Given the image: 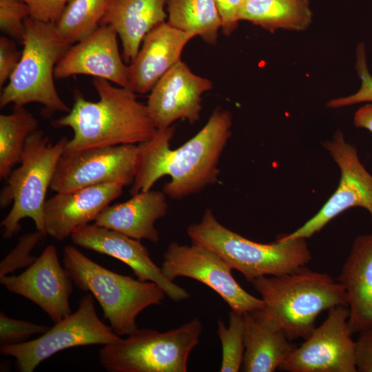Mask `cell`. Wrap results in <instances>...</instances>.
<instances>
[{"label": "cell", "instance_id": "36", "mask_svg": "<svg viewBox=\"0 0 372 372\" xmlns=\"http://www.w3.org/2000/svg\"><path fill=\"white\" fill-rule=\"evenodd\" d=\"M355 340L358 372H372V329L362 331Z\"/></svg>", "mask_w": 372, "mask_h": 372}, {"label": "cell", "instance_id": "8", "mask_svg": "<svg viewBox=\"0 0 372 372\" xmlns=\"http://www.w3.org/2000/svg\"><path fill=\"white\" fill-rule=\"evenodd\" d=\"M203 325L198 318L165 332L137 329L99 351L110 372H186L189 355L198 344Z\"/></svg>", "mask_w": 372, "mask_h": 372}, {"label": "cell", "instance_id": "20", "mask_svg": "<svg viewBox=\"0 0 372 372\" xmlns=\"http://www.w3.org/2000/svg\"><path fill=\"white\" fill-rule=\"evenodd\" d=\"M344 287L351 332L372 329V234L358 236L338 280Z\"/></svg>", "mask_w": 372, "mask_h": 372}, {"label": "cell", "instance_id": "34", "mask_svg": "<svg viewBox=\"0 0 372 372\" xmlns=\"http://www.w3.org/2000/svg\"><path fill=\"white\" fill-rule=\"evenodd\" d=\"M69 0H24L30 17L44 22L56 23Z\"/></svg>", "mask_w": 372, "mask_h": 372}, {"label": "cell", "instance_id": "30", "mask_svg": "<svg viewBox=\"0 0 372 372\" xmlns=\"http://www.w3.org/2000/svg\"><path fill=\"white\" fill-rule=\"evenodd\" d=\"M355 69L361 81L360 89L351 95L330 100L327 107L338 108L361 103H372V76L366 65L363 43H360L357 48Z\"/></svg>", "mask_w": 372, "mask_h": 372}, {"label": "cell", "instance_id": "5", "mask_svg": "<svg viewBox=\"0 0 372 372\" xmlns=\"http://www.w3.org/2000/svg\"><path fill=\"white\" fill-rule=\"evenodd\" d=\"M22 43L19 63L1 90L0 107L37 103L43 105L46 118L58 112L68 113L71 108L58 94L54 76L56 64L71 45L59 35L55 23L30 17L25 21Z\"/></svg>", "mask_w": 372, "mask_h": 372}, {"label": "cell", "instance_id": "27", "mask_svg": "<svg viewBox=\"0 0 372 372\" xmlns=\"http://www.w3.org/2000/svg\"><path fill=\"white\" fill-rule=\"evenodd\" d=\"M112 0H69L55 23L59 35L72 45L85 39L101 23Z\"/></svg>", "mask_w": 372, "mask_h": 372}, {"label": "cell", "instance_id": "29", "mask_svg": "<svg viewBox=\"0 0 372 372\" xmlns=\"http://www.w3.org/2000/svg\"><path fill=\"white\" fill-rule=\"evenodd\" d=\"M45 236L37 229L21 236L15 247L1 261L0 278L19 269L28 267L34 262L37 257L31 255V253Z\"/></svg>", "mask_w": 372, "mask_h": 372}, {"label": "cell", "instance_id": "15", "mask_svg": "<svg viewBox=\"0 0 372 372\" xmlns=\"http://www.w3.org/2000/svg\"><path fill=\"white\" fill-rule=\"evenodd\" d=\"M213 87L207 78L191 71L178 61L156 83L147 102L149 115L157 129H165L179 120L191 124L200 117L202 96Z\"/></svg>", "mask_w": 372, "mask_h": 372}, {"label": "cell", "instance_id": "18", "mask_svg": "<svg viewBox=\"0 0 372 372\" xmlns=\"http://www.w3.org/2000/svg\"><path fill=\"white\" fill-rule=\"evenodd\" d=\"M124 187L110 183L56 193L46 200L44 205L46 236L59 241L71 236L76 229L94 221L112 201L121 195Z\"/></svg>", "mask_w": 372, "mask_h": 372}, {"label": "cell", "instance_id": "11", "mask_svg": "<svg viewBox=\"0 0 372 372\" xmlns=\"http://www.w3.org/2000/svg\"><path fill=\"white\" fill-rule=\"evenodd\" d=\"M322 145L340 169L338 187L316 214L294 231L278 237L280 239L309 238L339 214L355 207L365 209L372 221V175L360 162L356 147L345 141L340 130Z\"/></svg>", "mask_w": 372, "mask_h": 372}, {"label": "cell", "instance_id": "22", "mask_svg": "<svg viewBox=\"0 0 372 372\" xmlns=\"http://www.w3.org/2000/svg\"><path fill=\"white\" fill-rule=\"evenodd\" d=\"M245 351L241 369L245 372H273L297 346L285 331L258 309L242 314Z\"/></svg>", "mask_w": 372, "mask_h": 372}, {"label": "cell", "instance_id": "13", "mask_svg": "<svg viewBox=\"0 0 372 372\" xmlns=\"http://www.w3.org/2000/svg\"><path fill=\"white\" fill-rule=\"evenodd\" d=\"M138 145L95 147L61 156L50 189L68 192L110 183L132 185L136 169Z\"/></svg>", "mask_w": 372, "mask_h": 372}, {"label": "cell", "instance_id": "6", "mask_svg": "<svg viewBox=\"0 0 372 372\" xmlns=\"http://www.w3.org/2000/svg\"><path fill=\"white\" fill-rule=\"evenodd\" d=\"M63 254V266L73 282L97 300L104 317L121 337L134 332L139 313L149 306L161 304L166 296L156 283L114 272L74 246H65Z\"/></svg>", "mask_w": 372, "mask_h": 372}, {"label": "cell", "instance_id": "1", "mask_svg": "<svg viewBox=\"0 0 372 372\" xmlns=\"http://www.w3.org/2000/svg\"><path fill=\"white\" fill-rule=\"evenodd\" d=\"M232 115L216 108L204 127L191 139L172 149L176 127L157 129L148 141L138 144V155L130 194L152 189L161 178L171 179L163 188L167 197L180 200L217 182L218 163L231 135Z\"/></svg>", "mask_w": 372, "mask_h": 372}, {"label": "cell", "instance_id": "32", "mask_svg": "<svg viewBox=\"0 0 372 372\" xmlns=\"http://www.w3.org/2000/svg\"><path fill=\"white\" fill-rule=\"evenodd\" d=\"M46 325L11 318L0 313V344H16L26 342L30 336L43 334L50 329Z\"/></svg>", "mask_w": 372, "mask_h": 372}, {"label": "cell", "instance_id": "7", "mask_svg": "<svg viewBox=\"0 0 372 372\" xmlns=\"http://www.w3.org/2000/svg\"><path fill=\"white\" fill-rule=\"evenodd\" d=\"M68 138L62 137L52 144L43 130L30 135L25 144L19 166L6 178L0 192V207H12L1 223L3 237L10 238L21 229V221L32 219L36 229L45 236L43 209L58 162Z\"/></svg>", "mask_w": 372, "mask_h": 372}, {"label": "cell", "instance_id": "9", "mask_svg": "<svg viewBox=\"0 0 372 372\" xmlns=\"http://www.w3.org/2000/svg\"><path fill=\"white\" fill-rule=\"evenodd\" d=\"M122 338L97 315L94 296H83L74 313L55 322L41 336L22 343L3 345L0 353L16 359L20 372H32L43 360L62 350L92 344H109Z\"/></svg>", "mask_w": 372, "mask_h": 372}, {"label": "cell", "instance_id": "21", "mask_svg": "<svg viewBox=\"0 0 372 372\" xmlns=\"http://www.w3.org/2000/svg\"><path fill=\"white\" fill-rule=\"evenodd\" d=\"M167 197L163 191L138 192L127 201L107 206L94 223L136 240L158 243L160 237L155 223L167 214Z\"/></svg>", "mask_w": 372, "mask_h": 372}, {"label": "cell", "instance_id": "17", "mask_svg": "<svg viewBox=\"0 0 372 372\" xmlns=\"http://www.w3.org/2000/svg\"><path fill=\"white\" fill-rule=\"evenodd\" d=\"M117 36L112 26L101 24L90 34L68 49L55 67L54 77L90 75L125 87L129 65L121 57Z\"/></svg>", "mask_w": 372, "mask_h": 372}, {"label": "cell", "instance_id": "23", "mask_svg": "<svg viewBox=\"0 0 372 372\" xmlns=\"http://www.w3.org/2000/svg\"><path fill=\"white\" fill-rule=\"evenodd\" d=\"M167 0H112L101 24L112 26L119 36L125 63L136 56L145 36L165 22Z\"/></svg>", "mask_w": 372, "mask_h": 372}, {"label": "cell", "instance_id": "16", "mask_svg": "<svg viewBox=\"0 0 372 372\" xmlns=\"http://www.w3.org/2000/svg\"><path fill=\"white\" fill-rule=\"evenodd\" d=\"M70 237L79 247L122 261L131 268L138 280L156 283L172 301L180 302L190 298L186 289L163 274L141 240L94 223L76 229Z\"/></svg>", "mask_w": 372, "mask_h": 372}, {"label": "cell", "instance_id": "25", "mask_svg": "<svg viewBox=\"0 0 372 372\" xmlns=\"http://www.w3.org/2000/svg\"><path fill=\"white\" fill-rule=\"evenodd\" d=\"M167 22L173 27L217 43L222 21L215 0H167Z\"/></svg>", "mask_w": 372, "mask_h": 372}, {"label": "cell", "instance_id": "35", "mask_svg": "<svg viewBox=\"0 0 372 372\" xmlns=\"http://www.w3.org/2000/svg\"><path fill=\"white\" fill-rule=\"evenodd\" d=\"M221 21L223 34L230 36L238 28L239 12L244 0H215Z\"/></svg>", "mask_w": 372, "mask_h": 372}, {"label": "cell", "instance_id": "3", "mask_svg": "<svg viewBox=\"0 0 372 372\" xmlns=\"http://www.w3.org/2000/svg\"><path fill=\"white\" fill-rule=\"evenodd\" d=\"M251 283L264 302L259 313L282 328L291 340L307 339L322 311L348 307L346 291L338 281L307 266L280 276H262Z\"/></svg>", "mask_w": 372, "mask_h": 372}, {"label": "cell", "instance_id": "10", "mask_svg": "<svg viewBox=\"0 0 372 372\" xmlns=\"http://www.w3.org/2000/svg\"><path fill=\"white\" fill-rule=\"evenodd\" d=\"M161 268L172 281L177 277H187L203 283L216 292L231 310L239 313L264 307L261 298L251 295L238 283L232 269L223 258L202 245L172 242L163 255Z\"/></svg>", "mask_w": 372, "mask_h": 372}, {"label": "cell", "instance_id": "14", "mask_svg": "<svg viewBox=\"0 0 372 372\" xmlns=\"http://www.w3.org/2000/svg\"><path fill=\"white\" fill-rule=\"evenodd\" d=\"M0 282L9 291L38 305L54 323L72 313L70 297L73 280L61 265L53 245H48L23 273L5 276Z\"/></svg>", "mask_w": 372, "mask_h": 372}, {"label": "cell", "instance_id": "26", "mask_svg": "<svg viewBox=\"0 0 372 372\" xmlns=\"http://www.w3.org/2000/svg\"><path fill=\"white\" fill-rule=\"evenodd\" d=\"M39 130L38 120L24 107L0 115V178L6 179L21 161L28 138Z\"/></svg>", "mask_w": 372, "mask_h": 372}, {"label": "cell", "instance_id": "19", "mask_svg": "<svg viewBox=\"0 0 372 372\" xmlns=\"http://www.w3.org/2000/svg\"><path fill=\"white\" fill-rule=\"evenodd\" d=\"M194 37L167 21L154 28L145 36L136 56L129 64L125 88L136 94L150 92L158 80L181 60L183 50Z\"/></svg>", "mask_w": 372, "mask_h": 372}, {"label": "cell", "instance_id": "38", "mask_svg": "<svg viewBox=\"0 0 372 372\" xmlns=\"http://www.w3.org/2000/svg\"><path fill=\"white\" fill-rule=\"evenodd\" d=\"M245 1V0H244Z\"/></svg>", "mask_w": 372, "mask_h": 372}, {"label": "cell", "instance_id": "12", "mask_svg": "<svg viewBox=\"0 0 372 372\" xmlns=\"http://www.w3.org/2000/svg\"><path fill=\"white\" fill-rule=\"evenodd\" d=\"M349 309L338 305L328 310L316 327L280 365L287 372H357L355 341L349 324Z\"/></svg>", "mask_w": 372, "mask_h": 372}, {"label": "cell", "instance_id": "4", "mask_svg": "<svg viewBox=\"0 0 372 372\" xmlns=\"http://www.w3.org/2000/svg\"><path fill=\"white\" fill-rule=\"evenodd\" d=\"M187 233L192 242L216 252L249 282L262 276L293 272L306 267L311 260L306 238H277L270 243L257 242L225 227L209 208L199 223L187 227Z\"/></svg>", "mask_w": 372, "mask_h": 372}, {"label": "cell", "instance_id": "33", "mask_svg": "<svg viewBox=\"0 0 372 372\" xmlns=\"http://www.w3.org/2000/svg\"><path fill=\"white\" fill-rule=\"evenodd\" d=\"M22 51H19L15 42L10 38L0 37V86L9 80L21 58Z\"/></svg>", "mask_w": 372, "mask_h": 372}, {"label": "cell", "instance_id": "2", "mask_svg": "<svg viewBox=\"0 0 372 372\" xmlns=\"http://www.w3.org/2000/svg\"><path fill=\"white\" fill-rule=\"evenodd\" d=\"M92 83L98 101L86 100L75 90L70 111L51 122L54 127L72 130L65 152L140 144L154 135L157 128L147 105L137 99L136 93L100 78H94Z\"/></svg>", "mask_w": 372, "mask_h": 372}, {"label": "cell", "instance_id": "31", "mask_svg": "<svg viewBox=\"0 0 372 372\" xmlns=\"http://www.w3.org/2000/svg\"><path fill=\"white\" fill-rule=\"evenodd\" d=\"M30 15L24 0H0V28L7 36L22 43L25 21Z\"/></svg>", "mask_w": 372, "mask_h": 372}, {"label": "cell", "instance_id": "37", "mask_svg": "<svg viewBox=\"0 0 372 372\" xmlns=\"http://www.w3.org/2000/svg\"><path fill=\"white\" fill-rule=\"evenodd\" d=\"M353 122L356 127L372 133V103L365 104L355 112Z\"/></svg>", "mask_w": 372, "mask_h": 372}, {"label": "cell", "instance_id": "24", "mask_svg": "<svg viewBox=\"0 0 372 372\" xmlns=\"http://www.w3.org/2000/svg\"><path fill=\"white\" fill-rule=\"evenodd\" d=\"M309 0H245L240 21H247L269 32L278 29L302 31L312 22Z\"/></svg>", "mask_w": 372, "mask_h": 372}, {"label": "cell", "instance_id": "28", "mask_svg": "<svg viewBox=\"0 0 372 372\" xmlns=\"http://www.w3.org/2000/svg\"><path fill=\"white\" fill-rule=\"evenodd\" d=\"M244 320L241 313L231 310L229 326L218 320V335L222 344L220 372H237L242 364L245 351Z\"/></svg>", "mask_w": 372, "mask_h": 372}]
</instances>
